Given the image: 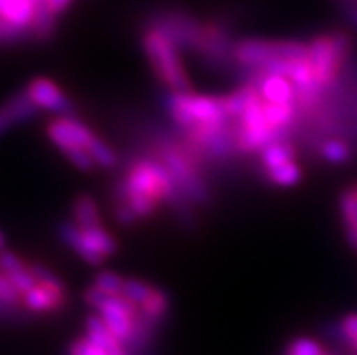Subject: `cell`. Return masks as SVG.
Returning <instances> with one entry per match:
<instances>
[{
  "label": "cell",
  "mask_w": 357,
  "mask_h": 355,
  "mask_svg": "<svg viewBox=\"0 0 357 355\" xmlns=\"http://www.w3.org/2000/svg\"><path fill=\"white\" fill-rule=\"evenodd\" d=\"M2 247H4V236L0 232V250H2Z\"/></svg>",
  "instance_id": "obj_40"
},
{
  "label": "cell",
  "mask_w": 357,
  "mask_h": 355,
  "mask_svg": "<svg viewBox=\"0 0 357 355\" xmlns=\"http://www.w3.org/2000/svg\"><path fill=\"white\" fill-rule=\"evenodd\" d=\"M27 266H29V270H31V274L35 275L36 283L51 288V290H54V292L66 294V285L62 283V279H60L56 274H53L47 266L40 265V263H31V265H27Z\"/></svg>",
  "instance_id": "obj_26"
},
{
  "label": "cell",
  "mask_w": 357,
  "mask_h": 355,
  "mask_svg": "<svg viewBox=\"0 0 357 355\" xmlns=\"http://www.w3.org/2000/svg\"><path fill=\"white\" fill-rule=\"evenodd\" d=\"M0 299L2 301L13 303V305H18V303H22L24 296L18 292V288L15 287L4 274H0Z\"/></svg>",
  "instance_id": "obj_33"
},
{
  "label": "cell",
  "mask_w": 357,
  "mask_h": 355,
  "mask_svg": "<svg viewBox=\"0 0 357 355\" xmlns=\"http://www.w3.org/2000/svg\"><path fill=\"white\" fill-rule=\"evenodd\" d=\"M287 355H326L323 348L314 339L298 338L290 342L287 348Z\"/></svg>",
  "instance_id": "obj_29"
},
{
  "label": "cell",
  "mask_w": 357,
  "mask_h": 355,
  "mask_svg": "<svg viewBox=\"0 0 357 355\" xmlns=\"http://www.w3.org/2000/svg\"><path fill=\"white\" fill-rule=\"evenodd\" d=\"M56 15L47 8V2H42V4L36 6V13L35 20L31 24V33L33 36L40 38V40H45L50 38L54 33V26H56V20H54Z\"/></svg>",
  "instance_id": "obj_21"
},
{
  "label": "cell",
  "mask_w": 357,
  "mask_h": 355,
  "mask_svg": "<svg viewBox=\"0 0 357 355\" xmlns=\"http://www.w3.org/2000/svg\"><path fill=\"white\" fill-rule=\"evenodd\" d=\"M22 303L31 312H53L66 305V294L54 292L44 285H36L33 290L24 294Z\"/></svg>",
  "instance_id": "obj_13"
},
{
  "label": "cell",
  "mask_w": 357,
  "mask_h": 355,
  "mask_svg": "<svg viewBox=\"0 0 357 355\" xmlns=\"http://www.w3.org/2000/svg\"><path fill=\"white\" fill-rule=\"evenodd\" d=\"M45 133H47V138L66 156L69 153H73V151H77V149H87L91 145V142L96 138L93 135V130L86 123H82V121L69 116H62L50 121L47 127H45Z\"/></svg>",
  "instance_id": "obj_7"
},
{
  "label": "cell",
  "mask_w": 357,
  "mask_h": 355,
  "mask_svg": "<svg viewBox=\"0 0 357 355\" xmlns=\"http://www.w3.org/2000/svg\"><path fill=\"white\" fill-rule=\"evenodd\" d=\"M109 355H129V354H127V352H126V348H118V350H114V352H111V354H109Z\"/></svg>",
  "instance_id": "obj_39"
},
{
  "label": "cell",
  "mask_w": 357,
  "mask_h": 355,
  "mask_svg": "<svg viewBox=\"0 0 357 355\" xmlns=\"http://www.w3.org/2000/svg\"><path fill=\"white\" fill-rule=\"evenodd\" d=\"M84 232V238L87 239L91 247L95 248L96 252H100L102 256L109 257L116 254L118 250V243L113 236L109 234L107 230L104 229V225L95 227V229H87V230H82Z\"/></svg>",
  "instance_id": "obj_20"
},
{
  "label": "cell",
  "mask_w": 357,
  "mask_h": 355,
  "mask_svg": "<svg viewBox=\"0 0 357 355\" xmlns=\"http://www.w3.org/2000/svg\"><path fill=\"white\" fill-rule=\"evenodd\" d=\"M294 158L296 149L290 144H283V142H274L261 151V162L267 171L294 162Z\"/></svg>",
  "instance_id": "obj_18"
},
{
  "label": "cell",
  "mask_w": 357,
  "mask_h": 355,
  "mask_svg": "<svg viewBox=\"0 0 357 355\" xmlns=\"http://www.w3.org/2000/svg\"><path fill=\"white\" fill-rule=\"evenodd\" d=\"M69 355H109V352L95 345L93 341H89L87 338H80L71 342Z\"/></svg>",
  "instance_id": "obj_30"
},
{
  "label": "cell",
  "mask_w": 357,
  "mask_h": 355,
  "mask_svg": "<svg viewBox=\"0 0 357 355\" xmlns=\"http://www.w3.org/2000/svg\"><path fill=\"white\" fill-rule=\"evenodd\" d=\"M27 29L15 26V24L8 22L6 18L0 17V42H17L27 35Z\"/></svg>",
  "instance_id": "obj_31"
},
{
  "label": "cell",
  "mask_w": 357,
  "mask_h": 355,
  "mask_svg": "<svg viewBox=\"0 0 357 355\" xmlns=\"http://www.w3.org/2000/svg\"><path fill=\"white\" fill-rule=\"evenodd\" d=\"M59 236L66 245H69V247L77 252L78 256L86 261V263H89V265L100 266L105 259H107V257L102 256L100 252H96L95 248L91 247L89 243H87V239L84 238V232H82V229L77 223H71V221H63V223H60Z\"/></svg>",
  "instance_id": "obj_11"
},
{
  "label": "cell",
  "mask_w": 357,
  "mask_h": 355,
  "mask_svg": "<svg viewBox=\"0 0 357 355\" xmlns=\"http://www.w3.org/2000/svg\"><path fill=\"white\" fill-rule=\"evenodd\" d=\"M341 214H343L347 239L354 248H357V194L354 189L341 194Z\"/></svg>",
  "instance_id": "obj_16"
},
{
  "label": "cell",
  "mask_w": 357,
  "mask_h": 355,
  "mask_svg": "<svg viewBox=\"0 0 357 355\" xmlns=\"http://www.w3.org/2000/svg\"><path fill=\"white\" fill-rule=\"evenodd\" d=\"M26 93L35 102V105L38 109H45V111L62 114V116H66V114H69L73 111L71 100L63 95L60 87L54 82H51L50 78H33L29 82V86H27Z\"/></svg>",
  "instance_id": "obj_8"
},
{
  "label": "cell",
  "mask_w": 357,
  "mask_h": 355,
  "mask_svg": "<svg viewBox=\"0 0 357 355\" xmlns=\"http://www.w3.org/2000/svg\"><path fill=\"white\" fill-rule=\"evenodd\" d=\"M142 45L149 59L156 77L171 89V93H190L192 84L189 80L183 62H181L180 47L162 31L149 27L142 36Z\"/></svg>",
  "instance_id": "obj_1"
},
{
  "label": "cell",
  "mask_w": 357,
  "mask_h": 355,
  "mask_svg": "<svg viewBox=\"0 0 357 355\" xmlns=\"http://www.w3.org/2000/svg\"><path fill=\"white\" fill-rule=\"evenodd\" d=\"M258 71V86L256 89L265 102L271 104H296V87L289 78L281 75H268V73Z\"/></svg>",
  "instance_id": "obj_9"
},
{
  "label": "cell",
  "mask_w": 357,
  "mask_h": 355,
  "mask_svg": "<svg viewBox=\"0 0 357 355\" xmlns=\"http://www.w3.org/2000/svg\"><path fill=\"white\" fill-rule=\"evenodd\" d=\"M73 218H75V223L80 227L82 230L95 229V227L102 225V218H100L98 207H96L95 199L87 196V194H82L75 199V205H73Z\"/></svg>",
  "instance_id": "obj_15"
},
{
  "label": "cell",
  "mask_w": 357,
  "mask_h": 355,
  "mask_svg": "<svg viewBox=\"0 0 357 355\" xmlns=\"http://www.w3.org/2000/svg\"><path fill=\"white\" fill-rule=\"evenodd\" d=\"M0 272L18 288V292L22 294V296L38 285L29 266L24 265L22 259L9 250L0 252Z\"/></svg>",
  "instance_id": "obj_10"
},
{
  "label": "cell",
  "mask_w": 357,
  "mask_h": 355,
  "mask_svg": "<svg viewBox=\"0 0 357 355\" xmlns=\"http://www.w3.org/2000/svg\"><path fill=\"white\" fill-rule=\"evenodd\" d=\"M45 2H47V8H50L54 15H60L69 8V4H71L73 0H45Z\"/></svg>",
  "instance_id": "obj_37"
},
{
  "label": "cell",
  "mask_w": 357,
  "mask_h": 355,
  "mask_svg": "<svg viewBox=\"0 0 357 355\" xmlns=\"http://www.w3.org/2000/svg\"><path fill=\"white\" fill-rule=\"evenodd\" d=\"M310 63H312L316 80L321 87L332 86L341 71V66L347 59L337 51L332 35H319L316 36L310 44Z\"/></svg>",
  "instance_id": "obj_6"
},
{
  "label": "cell",
  "mask_w": 357,
  "mask_h": 355,
  "mask_svg": "<svg viewBox=\"0 0 357 355\" xmlns=\"http://www.w3.org/2000/svg\"><path fill=\"white\" fill-rule=\"evenodd\" d=\"M89 151L91 158L95 160V163L102 169H109V167H113L116 163V154L107 144H104L100 138H95L91 142V145L87 147Z\"/></svg>",
  "instance_id": "obj_27"
},
{
  "label": "cell",
  "mask_w": 357,
  "mask_h": 355,
  "mask_svg": "<svg viewBox=\"0 0 357 355\" xmlns=\"http://www.w3.org/2000/svg\"><path fill=\"white\" fill-rule=\"evenodd\" d=\"M153 290L154 287L144 283V281H140V279H126L122 296L126 297V299H129V301L135 303V305L140 306L149 299Z\"/></svg>",
  "instance_id": "obj_25"
},
{
  "label": "cell",
  "mask_w": 357,
  "mask_h": 355,
  "mask_svg": "<svg viewBox=\"0 0 357 355\" xmlns=\"http://www.w3.org/2000/svg\"><path fill=\"white\" fill-rule=\"evenodd\" d=\"M151 27L162 31L176 45L187 50H199L204 24H199L192 15L181 9H162L151 18Z\"/></svg>",
  "instance_id": "obj_4"
},
{
  "label": "cell",
  "mask_w": 357,
  "mask_h": 355,
  "mask_svg": "<svg viewBox=\"0 0 357 355\" xmlns=\"http://www.w3.org/2000/svg\"><path fill=\"white\" fill-rule=\"evenodd\" d=\"M321 156L331 163H344L352 158V149L347 142L341 139H328L321 147Z\"/></svg>",
  "instance_id": "obj_24"
},
{
  "label": "cell",
  "mask_w": 357,
  "mask_h": 355,
  "mask_svg": "<svg viewBox=\"0 0 357 355\" xmlns=\"http://www.w3.org/2000/svg\"><path fill=\"white\" fill-rule=\"evenodd\" d=\"M165 105L172 120L187 130L198 126H227V121L231 120L223 98L216 96L171 93Z\"/></svg>",
  "instance_id": "obj_2"
},
{
  "label": "cell",
  "mask_w": 357,
  "mask_h": 355,
  "mask_svg": "<svg viewBox=\"0 0 357 355\" xmlns=\"http://www.w3.org/2000/svg\"><path fill=\"white\" fill-rule=\"evenodd\" d=\"M268 178L272 183L280 185V187H292L301 180V169L294 162H290L268 171Z\"/></svg>",
  "instance_id": "obj_23"
},
{
  "label": "cell",
  "mask_w": 357,
  "mask_h": 355,
  "mask_svg": "<svg viewBox=\"0 0 357 355\" xmlns=\"http://www.w3.org/2000/svg\"><path fill=\"white\" fill-rule=\"evenodd\" d=\"M4 105L8 107L9 114L13 116V120L17 126H20V123H26V121H31L33 118L38 114V107H36L35 102L29 98V95H27L26 91H24V93H17L15 96H11V98H9Z\"/></svg>",
  "instance_id": "obj_19"
},
{
  "label": "cell",
  "mask_w": 357,
  "mask_h": 355,
  "mask_svg": "<svg viewBox=\"0 0 357 355\" xmlns=\"http://www.w3.org/2000/svg\"><path fill=\"white\" fill-rule=\"evenodd\" d=\"M17 123H15L13 116L9 114L8 107L6 105H0V136L4 135L6 130L11 129V127H15Z\"/></svg>",
  "instance_id": "obj_36"
},
{
  "label": "cell",
  "mask_w": 357,
  "mask_h": 355,
  "mask_svg": "<svg viewBox=\"0 0 357 355\" xmlns=\"http://www.w3.org/2000/svg\"><path fill=\"white\" fill-rule=\"evenodd\" d=\"M114 218H116L118 223L123 227H131L138 221V216H136L135 211H132L131 205L127 202L116 203V207H114Z\"/></svg>",
  "instance_id": "obj_35"
},
{
  "label": "cell",
  "mask_w": 357,
  "mask_h": 355,
  "mask_svg": "<svg viewBox=\"0 0 357 355\" xmlns=\"http://www.w3.org/2000/svg\"><path fill=\"white\" fill-rule=\"evenodd\" d=\"M308 44L296 40H263V38H245L234 44L236 62L261 69L278 60H301L308 59Z\"/></svg>",
  "instance_id": "obj_3"
},
{
  "label": "cell",
  "mask_w": 357,
  "mask_h": 355,
  "mask_svg": "<svg viewBox=\"0 0 357 355\" xmlns=\"http://www.w3.org/2000/svg\"><path fill=\"white\" fill-rule=\"evenodd\" d=\"M162 163L169 169L172 180L183 198L196 203H207L208 192L204 180L196 172V165L190 156L174 147L162 149Z\"/></svg>",
  "instance_id": "obj_5"
},
{
  "label": "cell",
  "mask_w": 357,
  "mask_h": 355,
  "mask_svg": "<svg viewBox=\"0 0 357 355\" xmlns=\"http://www.w3.org/2000/svg\"><path fill=\"white\" fill-rule=\"evenodd\" d=\"M86 338L95 342V345H98V347L104 348V350H107L109 354L123 347L122 342L118 341L113 333H111V330L107 328V324H105V321L100 315H91V317H87Z\"/></svg>",
  "instance_id": "obj_14"
},
{
  "label": "cell",
  "mask_w": 357,
  "mask_h": 355,
  "mask_svg": "<svg viewBox=\"0 0 357 355\" xmlns=\"http://www.w3.org/2000/svg\"><path fill=\"white\" fill-rule=\"evenodd\" d=\"M341 333H343L344 341L349 342L357 354V314H350L344 317L341 323Z\"/></svg>",
  "instance_id": "obj_34"
},
{
  "label": "cell",
  "mask_w": 357,
  "mask_h": 355,
  "mask_svg": "<svg viewBox=\"0 0 357 355\" xmlns=\"http://www.w3.org/2000/svg\"><path fill=\"white\" fill-rule=\"evenodd\" d=\"M69 162L73 163V165L77 167V169H80V171L84 172H89L95 169V160L91 158L89 151L87 149H77V151H73V153L68 154Z\"/></svg>",
  "instance_id": "obj_32"
},
{
  "label": "cell",
  "mask_w": 357,
  "mask_h": 355,
  "mask_svg": "<svg viewBox=\"0 0 357 355\" xmlns=\"http://www.w3.org/2000/svg\"><path fill=\"white\" fill-rule=\"evenodd\" d=\"M344 11H347V17L350 18V22L357 26V4H344Z\"/></svg>",
  "instance_id": "obj_38"
},
{
  "label": "cell",
  "mask_w": 357,
  "mask_h": 355,
  "mask_svg": "<svg viewBox=\"0 0 357 355\" xmlns=\"http://www.w3.org/2000/svg\"><path fill=\"white\" fill-rule=\"evenodd\" d=\"M296 116V104H271L265 102V118L272 127L283 130Z\"/></svg>",
  "instance_id": "obj_22"
},
{
  "label": "cell",
  "mask_w": 357,
  "mask_h": 355,
  "mask_svg": "<svg viewBox=\"0 0 357 355\" xmlns=\"http://www.w3.org/2000/svg\"><path fill=\"white\" fill-rule=\"evenodd\" d=\"M123 285H126V279L114 272H100L95 278V287L104 290L109 296H122Z\"/></svg>",
  "instance_id": "obj_28"
},
{
  "label": "cell",
  "mask_w": 357,
  "mask_h": 355,
  "mask_svg": "<svg viewBox=\"0 0 357 355\" xmlns=\"http://www.w3.org/2000/svg\"><path fill=\"white\" fill-rule=\"evenodd\" d=\"M169 310V297L167 294L163 292L162 288L154 287L153 294L144 305H140V315L144 319H147L149 323L156 324L158 326L163 319H165V315H167Z\"/></svg>",
  "instance_id": "obj_17"
},
{
  "label": "cell",
  "mask_w": 357,
  "mask_h": 355,
  "mask_svg": "<svg viewBox=\"0 0 357 355\" xmlns=\"http://www.w3.org/2000/svg\"><path fill=\"white\" fill-rule=\"evenodd\" d=\"M35 0H0V17L8 22L31 31V24L36 13ZM33 35V33H31Z\"/></svg>",
  "instance_id": "obj_12"
}]
</instances>
